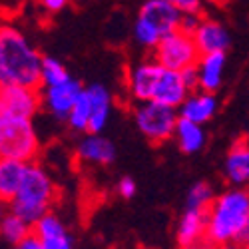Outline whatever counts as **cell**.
Segmentation results:
<instances>
[{
  "label": "cell",
  "instance_id": "obj_4",
  "mask_svg": "<svg viewBox=\"0 0 249 249\" xmlns=\"http://www.w3.org/2000/svg\"><path fill=\"white\" fill-rule=\"evenodd\" d=\"M181 12L168 0H146L134 22V38L143 48L154 50L163 36L179 30Z\"/></svg>",
  "mask_w": 249,
  "mask_h": 249
},
{
  "label": "cell",
  "instance_id": "obj_18",
  "mask_svg": "<svg viewBox=\"0 0 249 249\" xmlns=\"http://www.w3.org/2000/svg\"><path fill=\"white\" fill-rule=\"evenodd\" d=\"M26 168H28L26 161L0 158V199L2 201L10 203L16 197L20 185H22Z\"/></svg>",
  "mask_w": 249,
  "mask_h": 249
},
{
  "label": "cell",
  "instance_id": "obj_20",
  "mask_svg": "<svg viewBox=\"0 0 249 249\" xmlns=\"http://www.w3.org/2000/svg\"><path fill=\"white\" fill-rule=\"evenodd\" d=\"M207 231V212H197V210H185L183 215L179 217L178 223V243L179 249L192 245L194 241L201 239Z\"/></svg>",
  "mask_w": 249,
  "mask_h": 249
},
{
  "label": "cell",
  "instance_id": "obj_9",
  "mask_svg": "<svg viewBox=\"0 0 249 249\" xmlns=\"http://www.w3.org/2000/svg\"><path fill=\"white\" fill-rule=\"evenodd\" d=\"M42 108V88L0 86V112L34 118Z\"/></svg>",
  "mask_w": 249,
  "mask_h": 249
},
{
  "label": "cell",
  "instance_id": "obj_24",
  "mask_svg": "<svg viewBox=\"0 0 249 249\" xmlns=\"http://www.w3.org/2000/svg\"><path fill=\"white\" fill-rule=\"evenodd\" d=\"M215 199V192L207 181H197L192 185L185 197V210H197V212H207L210 205Z\"/></svg>",
  "mask_w": 249,
  "mask_h": 249
},
{
  "label": "cell",
  "instance_id": "obj_3",
  "mask_svg": "<svg viewBox=\"0 0 249 249\" xmlns=\"http://www.w3.org/2000/svg\"><path fill=\"white\" fill-rule=\"evenodd\" d=\"M56 194L58 190L50 174L38 161H28L22 185H20L16 197L8 203V210L34 225L40 217L50 212Z\"/></svg>",
  "mask_w": 249,
  "mask_h": 249
},
{
  "label": "cell",
  "instance_id": "obj_16",
  "mask_svg": "<svg viewBox=\"0 0 249 249\" xmlns=\"http://www.w3.org/2000/svg\"><path fill=\"white\" fill-rule=\"evenodd\" d=\"M225 178L231 185L249 188V143L245 138L237 140L227 152Z\"/></svg>",
  "mask_w": 249,
  "mask_h": 249
},
{
  "label": "cell",
  "instance_id": "obj_28",
  "mask_svg": "<svg viewBox=\"0 0 249 249\" xmlns=\"http://www.w3.org/2000/svg\"><path fill=\"white\" fill-rule=\"evenodd\" d=\"M201 18H203V14H183V16H181L179 30L194 34V32H196V28H197V26H199V22H201Z\"/></svg>",
  "mask_w": 249,
  "mask_h": 249
},
{
  "label": "cell",
  "instance_id": "obj_35",
  "mask_svg": "<svg viewBox=\"0 0 249 249\" xmlns=\"http://www.w3.org/2000/svg\"><path fill=\"white\" fill-rule=\"evenodd\" d=\"M2 30H4V24L0 22V46H2Z\"/></svg>",
  "mask_w": 249,
  "mask_h": 249
},
{
  "label": "cell",
  "instance_id": "obj_23",
  "mask_svg": "<svg viewBox=\"0 0 249 249\" xmlns=\"http://www.w3.org/2000/svg\"><path fill=\"white\" fill-rule=\"evenodd\" d=\"M90 120H92V104H90V96H88V90L84 88L82 96L76 100V104L72 106L66 122L68 126L74 130V132H86L90 130Z\"/></svg>",
  "mask_w": 249,
  "mask_h": 249
},
{
  "label": "cell",
  "instance_id": "obj_8",
  "mask_svg": "<svg viewBox=\"0 0 249 249\" xmlns=\"http://www.w3.org/2000/svg\"><path fill=\"white\" fill-rule=\"evenodd\" d=\"M194 90H197V70H196V66L188 68V70H181V72L163 68L152 100L178 110Z\"/></svg>",
  "mask_w": 249,
  "mask_h": 249
},
{
  "label": "cell",
  "instance_id": "obj_21",
  "mask_svg": "<svg viewBox=\"0 0 249 249\" xmlns=\"http://www.w3.org/2000/svg\"><path fill=\"white\" fill-rule=\"evenodd\" d=\"M174 138H176L178 146H179V150L183 154H197V152H201V148L205 146V140H207L201 124H196V122L185 120V118L178 120Z\"/></svg>",
  "mask_w": 249,
  "mask_h": 249
},
{
  "label": "cell",
  "instance_id": "obj_5",
  "mask_svg": "<svg viewBox=\"0 0 249 249\" xmlns=\"http://www.w3.org/2000/svg\"><path fill=\"white\" fill-rule=\"evenodd\" d=\"M40 154V138L32 118L0 112V158L20 161H36Z\"/></svg>",
  "mask_w": 249,
  "mask_h": 249
},
{
  "label": "cell",
  "instance_id": "obj_14",
  "mask_svg": "<svg viewBox=\"0 0 249 249\" xmlns=\"http://www.w3.org/2000/svg\"><path fill=\"white\" fill-rule=\"evenodd\" d=\"M217 108H219V102H217L213 92L194 90L178 108V112H179V118L192 120V122L203 126V124L213 120V116L217 114Z\"/></svg>",
  "mask_w": 249,
  "mask_h": 249
},
{
  "label": "cell",
  "instance_id": "obj_13",
  "mask_svg": "<svg viewBox=\"0 0 249 249\" xmlns=\"http://www.w3.org/2000/svg\"><path fill=\"white\" fill-rule=\"evenodd\" d=\"M194 40L197 44L199 54H213V52H227L231 44V38L227 28L212 18H201L199 26L194 32Z\"/></svg>",
  "mask_w": 249,
  "mask_h": 249
},
{
  "label": "cell",
  "instance_id": "obj_34",
  "mask_svg": "<svg viewBox=\"0 0 249 249\" xmlns=\"http://www.w3.org/2000/svg\"><path fill=\"white\" fill-rule=\"evenodd\" d=\"M6 205H8L6 201L0 199V221H2V217H4V215H6V212H8V210H6Z\"/></svg>",
  "mask_w": 249,
  "mask_h": 249
},
{
  "label": "cell",
  "instance_id": "obj_37",
  "mask_svg": "<svg viewBox=\"0 0 249 249\" xmlns=\"http://www.w3.org/2000/svg\"><path fill=\"white\" fill-rule=\"evenodd\" d=\"M243 249H249V241H247V243H243Z\"/></svg>",
  "mask_w": 249,
  "mask_h": 249
},
{
  "label": "cell",
  "instance_id": "obj_29",
  "mask_svg": "<svg viewBox=\"0 0 249 249\" xmlns=\"http://www.w3.org/2000/svg\"><path fill=\"white\" fill-rule=\"evenodd\" d=\"M70 0H40V6L46 12H62L68 6Z\"/></svg>",
  "mask_w": 249,
  "mask_h": 249
},
{
  "label": "cell",
  "instance_id": "obj_19",
  "mask_svg": "<svg viewBox=\"0 0 249 249\" xmlns=\"http://www.w3.org/2000/svg\"><path fill=\"white\" fill-rule=\"evenodd\" d=\"M86 90H88L90 104H92V120H90L88 134H102L112 112V94L102 84H92Z\"/></svg>",
  "mask_w": 249,
  "mask_h": 249
},
{
  "label": "cell",
  "instance_id": "obj_26",
  "mask_svg": "<svg viewBox=\"0 0 249 249\" xmlns=\"http://www.w3.org/2000/svg\"><path fill=\"white\" fill-rule=\"evenodd\" d=\"M181 14H203V0H168Z\"/></svg>",
  "mask_w": 249,
  "mask_h": 249
},
{
  "label": "cell",
  "instance_id": "obj_15",
  "mask_svg": "<svg viewBox=\"0 0 249 249\" xmlns=\"http://www.w3.org/2000/svg\"><path fill=\"white\" fill-rule=\"evenodd\" d=\"M227 56L225 52H213V54H201L199 62L196 64L197 70V90L205 92H217L223 80Z\"/></svg>",
  "mask_w": 249,
  "mask_h": 249
},
{
  "label": "cell",
  "instance_id": "obj_36",
  "mask_svg": "<svg viewBox=\"0 0 249 249\" xmlns=\"http://www.w3.org/2000/svg\"><path fill=\"white\" fill-rule=\"evenodd\" d=\"M215 2H217V4H225V2H227V0H215Z\"/></svg>",
  "mask_w": 249,
  "mask_h": 249
},
{
  "label": "cell",
  "instance_id": "obj_25",
  "mask_svg": "<svg viewBox=\"0 0 249 249\" xmlns=\"http://www.w3.org/2000/svg\"><path fill=\"white\" fill-rule=\"evenodd\" d=\"M72 76H70L68 68L62 64L60 60H56L52 56H44V60H42V88L62 84V82H66Z\"/></svg>",
  "mask_w": 249,
  "mask_h": 249
},
{
  "label": "cell",
  "instance_id": "obj_6",
  "mask_svg": "<svg viewBox=\"0 0 249 249\" xmlns=\"http://www.w3.org/2000/svg\"><path fill=\"white\" fill-rule=\"evenodd\" d=\"M179 112L172 106H165L156 100L138 102L134 108V122L138 130L152 143H165L174 138Z\"/></svg>",
  "mask_w": 249,
  "mask_h": 249
},
{
  "label": "cell",
  "instance_id": "obj_17",
  "mask_svg": "<svg viewBox=\"0 0 249 249\" xmlns=\"http://www.w3.org/2000/svg\"><path fill=\"white\" fill-rule=\"evenodd\" d=\"M76 152L82 161L94 163V165H108L116 160L114 143L102 134H86L80 140Z\"/></svg>",
  "mask_w": 249,
  "mask_h": 249
},
{
  "label": "cell",
  "instance_id": "obj_22",
  "mask_svg": "<svg viewBox=\"0 0 249 249\" xmlns=\"http://www.w3.org/2000/svg\"><path fill=\"white\" fill-rule=\"evenodd\" d=\"M30 235H32V223L8 210L2 221H0V239L6 241L8 245H18Z\"/></svg>",
  "mask_w": 249,
  "mask_h": 249
},
{
  "label": "cell",
  "instance_id": "obj_31",
  "mask_svg": "<svg viewBox=\"0 0 249 249\" xmlns=\"http://www.w3.org/2000/svg\"><path fill=\"white\" fill-rule=\"evenodd\" d=\"M14 249H42V245H40V241L34 237V233L28 237V239H24L22 243H18V245H14Z\"/></svg>",
  "mask_w": 249,
  "mask_h": 249
},
{
  "label": "cell",
  "instance_id": "obj_11",
  "mask_svg": "<svg viewBox=\"0 0 249 249\" xmlns=\"http://www.w3.org/2000/svg\"><path fill=\"white\" fill-rule=\"evenodd\" d=\"M84 88L78 80L70 78L62 84L56 86H46L42 88V106L58 120H66L76 100L82 96Z\"/></svg>",
  "mask_w": 249,
  "mask_h": 249
},
{
  "label": "cell",
  "instance_id": "obj_7",
  "mask_svg": "<svg viewBox=\"0 0 249 249\" xmlns=\"http://www.w3.org/2000/svg\"><path fill=\"white\" fill-rule=\"evenodd\" d=\"M152 56L165 70H188L199 62V50L194 40V34L174 30L160 40V44L152 50Z\"/></svg>",
  "mask_w": 249,
  "mask_h": 249
},
{
  "label": "cell",
  "instance_id": "obj_27",
  "mask_svg": "<svg viewBox=\"0 0 249 249\" xmlns=\"http://www.w3.org/2000/svg\"><path fill=\"white\" fill-rule=\"evenodd\" d=\"M136 192H138V185H136V181H134L132 178L124 176V178L118 181V194H120L124 199H132V197L136 196Z\"/></svg>",
  "mask_w": 249,
  "mask_h": 249
},
{
  "label": "cell",
  "instance_id": "obj_2",
  "mask_svg": "<svg viewBox=\"0 0 249 249\" xmlns=\"http://www.w3.org/2000/svg\"><path fill=\"white\" fill-rule=\"evenodd\" d=\"M249 217V188L231 185L230 190L215 196L207 210V231L205 235L217 245L237 241L241 227Z\"/></svg>",
  "mask_w": 249,
  "mask_h": 249
},
{
  "label": "cell",
  "instance_id": "obj_12",
  "mask_svg": "<svg viewBox=\"0 0 249 249\" xmlns=\"http://www.w3.org/2000/svg\"><path fill=\"white\" fill-rule=\"evenodd\" d=\"M32 233L40 241L42 249H74V241L62 219L48 212L32 225Z\"/></svg>",
  "mask_w": 249,
  "mask_h": 249
},
{
  "label": "cell",
  "instance_id": "obj_33",
  "mask_svg": "<svg viewBox=\"0 0 249 249\" xmlns=\"http://www.w3.org/2000/svg\"><path fill=\"white\" fill-rule=\"evenodd\" d=\"M219 249H243V245L237 243V241H231V243H223V245H219Z\"/></svg>",
  "mask_w": 249,
  "mask_h": 249
},
{
  "label": "cell",
  "instance_id": "obj_32",
  "mask_svg": "<svg viewBox=\"0 0 249 249\" xmlns=\"http://www.w3.org/2000/svg\"><path fill=\"white\" fill-rule=\"evenodd\" d=\"M249 241V217L245 219V223H243V227H241V233H239V237H237V243H247Z\"/></svg>",
  "mask_w": 249,
  "mask_h": 249
},
{
  "label": "cell",
  "instance_id": "obj_30",
  "mask_svg": "<svg viewBox=\"0 0 249 249\" xmlns=\"http://www.w3.org/2000/svg\"><path fill=\"white\" fill-rule=\"evenodd\" d=\"M183 249H219V245L213 241V239H210L207 235H203L201 239H197V241H194L192 245H188V247H183Z\"/></svg>",
  "mask_w": 249,
  "mask_h": 249
},
{
  "label": "cell",
  "instance_id": "obj_10",
  "mask_svg": "<svg viewBox=\"0 0 249 249\" xmlns=\"http://www.w3.org/2000/svg\"><path fill=\"white\" fill-rule=\"evenodd\" d=\"M161 72H163V68L160 66V62L154 56L140 60L138 64H134L128 70V80H126V88H128L130 98L134 102L152 100Z\"/></svg>",
  "mask_w": 249,
  "mask_h": 249
},
{
  "label": "cell",
  "instance_id": "obj_1",
  "mask_svg": "<svg viewBox=\"0 0 249 249\" xmlns=\"http://www.w3.org/2000/svg\"><path fill=\"white\" fill-rule=\"evenodd\" d=\"M42 60L28 38L14 26L4 24L0 46V86L42 88Z\"/></svg>",
  "mask_w": 249,
  "mask_h": 249
}]
</instances>
